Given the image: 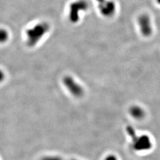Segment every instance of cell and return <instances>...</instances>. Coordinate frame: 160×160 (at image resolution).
<instances>
[{
  "instance_id": "cell-1",
  "label": "cell",
  "mask_w": 160,
  "mask_h": 160,
  "mask_svg": "<svg viewBox=\"0 0 160 160\" xmlns=\"http://www.w3.org/2000/svg\"><path fill=\"white\" fill-rule=\"evenodd\" d=\"M49 26L45 22L38 23L26 31L27 43L30 47L34 46L49 32Z\"/></svg>"
},
{
  "instance_id": "cell-2",
  "label": "cell",
  "mask_w": 160,
  "mask_h": 160,
  "mask_svg": "<svg viewBox=\"0 0 160 160\" xmlns=\"http://www.w3.org/2000/svg\"><path fill=\"white\" fill-rule=\"evenodd\" d=\"M88 4L85 0H78L72 3L69 7V18L72 23H77L80 20V12H85Z\"/></svg>"
},
{
  "instance_id": "cell-3",
  "label": "cell",
  "mask_w": 160,
  "mask_h": 160,
  "mask_svg": "<svg viewBox=\"0 0 160 160\" xmlns=\"http://www.w3.org/2000/svg\"><path fill=\"white\" fill-rule=\"evenodd\" d=\"M98 10L106 17H110L115 14L116 10V6L112 0H96Z\"/></svg>"
},
{
  "instance_id": "cell-4",
  "label": "cell",
  "mask_w": 160,
  "mask_h": 160,
  "mask_svg": "<svg viewBox=\"0 0 160 160\" xmlns=\"http://www.w3.org/2000/svg\"><path fill=\"white\" fill-rule=\"evenodd\" d=\"M63 83L74 96L80 97L84 94V90L72 77L67 76L63 78Z\"/></svg>"
},
{
  "instance_id": "cell-5",
  "label": "cell",
  "mask_w": 160,
  "mask_h": 160,
  "mask_svg": "<svg viewBox=\"0 0 160 160\" xmlns=\"http://www.w3.org/2000/svg\"><path fill=\"white\" fill-rule=\"evenodd\" d=\"M139 26L142 34L149 36L152 33V26L151 18L147 15H142L139 18Z\"/></svg>"
},
{
  "instance_id": "cell-6",
  "label": "cell",
  "mask_w": 160,
  "mask_h": 160,
  "mask_svg": "<svg viewBox=\"0 0 160 160\" xmlns=\"http://www.w3.org/2000/svg\"><path fill=\"white\" fill-rule=\"evenodd\" d=\"M131 113L132 114L133 116H134L135 118H139L140 117L142 116V110L140 109H139L137 107H134L131 110Z\"/></svg>"
},
{
  "instance_id": "cell-7",
  "label": "cell",
  "mask_w": 160,
  "mask_h": 160,
  "mask_svg": "<svg viewBox=\"0 0 160 160\" xmlns=\"http://www.w3.org/2000/svg\"><path fill=\"white\" fill-rule=\"evenodd\" d=\"M40 160H76L71 159V160H66L62 158L57 157V156H48V157H45L42 158Z\"/></svg>"
},
{
  "instance_id": "cell-8",
  "label": "cell",
  "mask_w": 160,
  "mask_h": 160,
  "mask_svg": "<svg viewBox=\"0 0 160 160\" xmlns=\"http://www.w3.org/2000/svg\"><path fill=\"white\" fill-rule=\"evenodd\" d=\"M8 38V33L6 32L4 30H1V41L4 42L6 41Z\"/></svg>"
},
{
  "instance_id": "cell-9",
  "label": "cell",
  "mask_w": 160,
  "mask_h": 160,
  "mask_svg": "<svg viewBox=\"0 0 160 160\" xmlns=\"http://www.w3.org/2000/svg\"><path fill=\"white\" fill-rule=\"evenodd\" d=\"M104 160H117V158L113 155H109Z\"/></svg>"
},
{
  "instance_id": "cell-10",
  "label": "cell",
  "mask_w": 160,
  "mask_h": 160,
  "mask_svg": "<svg viewBox=\"0 0 160 160\" xmlns=\"http://www.w3.org/2000/svg\"><path fill=\"white\" fill-rule=\"evenodd\" d=\"M157 2L160 4V0H157Z\"/></svg>"
}]
</instances>
